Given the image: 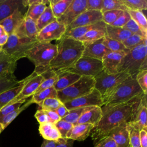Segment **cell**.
<instances>
[{"label": "cell", "mask_w": 147, "mask_h": 147, "mask_svg": "<svg viewBox=\"0 0 147 147\" xmlns=\"http://www.w3.org/2000/svg\"><path fill=\"white\" fill-rule=\"evenodd\" d=\"M56 54V44L38 42L26 53L25 57L34 64V72L37 75H41L49 69L50 63Z\"/></svg>", "instance_id": "3"}, {"label": "cell", "mask_w": 147, "mask_h": 147, "mask_svg": "<svg viewBox=\"0 0 147 147\" xmlns=\"http://www.w3.org/2000/svg\"><path fill=\"white\" fill-rule=\"evenodd\" d=\"M94 126L91 124L82 123L74 125L72 128L67 133L66 138L77 141H83L91 134Z\"/></svg>", "instance_id": "21"}, {"label": "cell", "mask_w": 147, "mask_h": 147, "mask_svg": "<svg viewBox=\"0 0 147 147\" xmlns=\"http://www.w3.org/2000/svg\"><path fill=\"white\" fill-rule=\"evenodd\" d=\"M131 17L127 11V10L124 11L121 15H120L118 18L111 25L113 26L122 28L130 20Z\"/></svg>", "instance_id": "51"}, {"label": "cell", "mask_w": 147, "mask_h": 147, "mask_svg": "<svg viewBox=\"0 0 147 147\" xmlns=\"http://www.w3.org/2000/svg\"><path fill=\"white\" fill-rule=\"evenodd\" d=\"M3 129H2V126H1V123H0V134H1V133L3 131Z\"/></svg>", "instance_id": "62"}, {"label": "cell", "mask_w": 147, "mask_h": 147, "mask_svg": "<svg viewBox=\"0 0 147 147\" xmlns=\"http://www.w3.org/2000/svg\"><path fill=\"white\" fill-rule=\"evenodd\" d=\"M47 98H57V92L53 87L36 92L32 96L33 103H35L40 106L43 101Z\"/></svg>", "instance_id": "34"}, {"label": "cell", "mask_w": 147, "mask_h": 147, "mask_svg": "<svg viewBox=\"0 0 147 147\" xmlns=\"http://www.w3.org/2000/svg\"><path fill=\"white\" fill-rule=\"evenodd\" d=\"M26 100H27V99H22V100H21L15 103L9 105H7V106L3 107L2 109L0 110V118L8 114L9 113L12 112L13 111H14V110L17 109L18 108H19L20 107H21L26 101Z\"/></svg>", "instance_id": "50"}, {"label": "cell", "mask_w": 147, "mask_h": 147, "mask_svg": "<svg viewBox=\"0 0 147 147\" xmlns=\"http://www.w3.org/2000/svg\"><path fill=\"white\" fill-rule=\"evenodd\" d=\"M74 140L61 137L56 142V147H73Z\"/></svg>", "instance_id": "55"}, {"label": "cell", "mask_w": 147, "mask_h": 147, "mask_svg": "<svg viewBox=\"0 0 147 147\" xmlns=\"http://www.w3.org/2000/svg\"><path fill=\"white\" fill-rule=\"evenodd\" d=\"M41 75L43 77L44 80L36 92H38L42 90L53 87L55 82L58 79V75L50 68L44 73L41 74Z\"/></svg>", "instance_id": "35"}, {"label": "cell", "mask_w": 147, "mask_h": 147, "mask_svg": "<svg viewBox=\"0 0 147 147\" xmlns=\"http://www.w3.org/2000/svg\"><path fill=\"white\" fill-rule=\"evenodd\" d=\"M86 10L87 0H72L65 11L57 21L68 27Z\"/></svg>", "instance_id": "13"}, {"label": "cell", "mask_w": 147, "mask_h": 147, "mask_svg": "<svg viewBox=\"0 0 147 147\" xmlns=\"http://www.w3.org/2000/svg\"><path fill=\"white\" fill-rule=\"evenodd\" d=\"M81 76L71 72H64L58 75V79L55 82L53 87L57 91H61L78 80Z\"/></svg>", "instance_id": "25"}, {"label": "cell", "mask_w": 147, "mask_h": 147, "mask_svg": "<svg viewBox=\"0 0 147 147\" xmlns=\"http://www.w3.org/2000/svg\"><path fill=\"white\" fill-rule=\"evenodd\" d=\"M129 76L130 75L126 72L109 74L103 70L94 77L95 80L94 88L99 92L103 100L118 85Z\"/></svg>", "instance_id": "8"}, {"label": "cell", "mask_w": 147, "mask_h": 147, "mask_svg": "<svg viewBox=\"0 0 147 147\" xmlns=\"http://www.w3.org/2000/svg\"><path fill=\"white\" fill-rule=\"evenodd\" d=\"M56 142L53 141H49L44 140L41 147H56Z\"/></svg>", "instance_id": "59"}, {"label": "cell", "mask_w": 147, "mask_h": 147, "mask_svg": "<svg viewBox=\"0 0 147 147\" xmlns=\"http://www.w3.org/2000/svg\"><path fill=\"white\" fill-rule=\"evenodd\" d=\"M63 104L69 111L76 108L90 106L102 107L103 105L101 95L95 88L88 94L76 98Z\"/></svg>", "instance_id": "11"}, {"label": "cell", "mask_w": 147, "mask_h": 147, "mask_svg": "<svg viewBox=\"0 0 147 147\" xmlns=\"http://www.w3.org/2000/svg\"><path fill=\"white\" fill-rule=\"evenodd\" d=\"M140 140L141 147H147V130L140 131Z\"/></svg>", "instance_id": "58"}, {"label": "cell", "mask_w": 147, "mask_h": 147, "mask_svg": "<svg viewBox=\"0 0 147 147\" xmlns=\"http://www.w3.org/2000/svg\"><path fill=\"white\" fill-rule=\"evenodd\" d=\"M55 111L57 114V115L60 117L61 119L65 117L69 113V110L65 107L64 104H62L57 109L55 110Z\"/></svg>", "instance_id": "56"}, {"label": "cell", "mask_w": 147, "mask_h": 147, "mask_svg": "<svg viewBox=\"0 0 147 147\" xmlns=\"http://www.w3.org/2000/svg\"><path fill=\"white\" fill-rule=\"evenodd\" d=\"M39 32L36 23L30 17L25 16L23 21L16 29L13 34L20 37H27L31 39H36Z\"/></svg>", "instance_id": "17"}, {"label": "cell", "mask_w": 147, "mask_h": 147, "mask_svg": "<svg viewBox=\"0 0 147 147\" xmlns=\"http://www.w3.org/2000/svg\"><path fill=\"white\" fill-rule=\"evenodd\" d=\"M7 33H6L4 28H3V26L0 24V37L4 36L5 34H6Z\"/></svg>", "instance_id": "61"}, {"label": "cell", "mask_w": 147, "mask_h": 147, "mask_svg": "<svg viewBox=\"0 0 147 147\" xmlns=\"http://www.w3.org/2000/svg\"><path fill=\"white\" fill-rule=\"evenodd\" d=\"M122 28L129 31L132 34H137L142 37L147 38V33L144 32L131 18Z\"/></svg>", "instance_id": "45"}, {"label": "cell", "mask_w": 147, "mask_h": 147, "mask_svg": "<svg viewBox=\"0 0 147 147\" xmlns=\"http://www.w3.org/2000/svg\"><path fill=\"white\" fill-rule=\"evenodd\" d=\"M43 80L44 78L41 75H37L33 71L31 75L28 76V79L21 92L7 105L15 103L22 99H26L33 96Z\"/></svg>", "instance_id": "12"}, {"label": "cell", "mask_w": 147, "mask_h": 147, "mask_svg": "<svg viewBox=\"0 0 147 147\" xmlns=\"http://www.w3.org/2000/svg\"><path fill=\"white\" fill-rule=\"evenodd\" d=\"M94 106L90 107H80L76 108L69 111V113L65 117L62 118V120L69 122L74 125H76L77 121L81 117V115L86 111L90 110Z\"/></svg>", "instance_id": "39"}, {"label": "cell", "mask_w": 147, "mask_h": 147, "mask_svg": "<svg viewBox=\"0 0 147 147\" xmlns=\"http://www.w3.org/2000/svg\"><path fill=\"white\" fill-rule=\"evenodd\" d=\"M44 111L47 113V114L48 115V116L49 117V118H50L52 123H56V122L61 120L60 117L57 115V114L55 111H52V110H44Z\"/></svg>", "instance_id": "57"}, {"label": "cell", "mask_w": 147, "mask_h": 147, "mask_svg": "<svg viewBox=\"0 0 147 147\" xmlns=\"http://www.w3.org/2000/svg\"><path fill=\"white\" fill-rule=\"evenodd\" d=\"M57 54L51 61L49 68L57 75L71 68L82 56L84 44L78 40L64 36L58 41Z\"/></svg>", "instance_id": "2"}, {"label": "cell", "mask_w": 147, "mask_h": 147, "mask_svg": "<svg viewBox=\"0 0 147 147\" xmlns=\"http://www.w3.org/2000/svg\"><path fill=\"white\" fill-rule=\"evenodd\" d=\"M2 51H3V47L0 45V53H1L2 52Z\"/></svg>", "instance_id": "63"}, {"label": "cell", "mask_w": 147, "mask_h": 147, "mask_svg": "<svg viewBox=\"0 0 147 147\" xmlns=\"http://www.w3.org/2000/svg\"><path fill=\"white\" fill-rule=\"evenodd\" d=\"M147 38H144L137 34H132L122 42L125 47L128 50H131L138 45L146 43Z\"/></svg>", "instance_id": "42"}, {"label": "cell", "mask_w": 147, "mask_h": 147, "mask_svg": "<svg viewBox=\"0 0 147 147\" xmlns=\"http://www.w3.org/2000/svg\"><path fill=\"white\" fill-rule=\"evenodd\" d=\"M127 129L129 133V146L141 147L139 129L128 123Z\"/></svg>", "instance_id": "44"}, {"label": "cell", "mask_w": 147, "mask_h": 147, "mask_svg": "<svg viewBox=\"0 0 147 147\" xmlns=\"http://www.w3.org/2000/svg\"><path fill=\"white\" fill-rule=\"evenodd\" d=\"M95 147H118L114 140L109 136H106L99 141H98L95 144Z\"/></svg>", "instance_id": "52"}, {"label": "cell", "mask_w": 147, "mask_h": 147, "mask_svg": "<svg viewBox=\"0 0 147 147\" xmlns=\"http://www.w3.org/2000/svg\"><path fill=\"white\" fill-rule=\"evenodd\" d=\"M124 11L114 10L102 13V21L107 25L112 24Z\"/></svg>", "instance_id": "46"}, {"label": "cell", "mask_w": 147, "mask_h": 147, "mask_svg": "<svg viewBox=\"0 0 147 147\" xmlns=\"http://www.w3.org/2000/svg\"><path fill=\"white\" fill-rule=\"evenodd\" d=\"M22 7H25L22 1L0 0V22Z\"/></svg>", "instance_id": "23"}, {"label": "cell", "mask_w": 147, "mask_h": 147, "mask_svg": "<svg viewBox=\"0 0 147 147\" xmlns=\"http://www.w3.org/2000/svg\"><path fill=\"white\" fill-rule=\"evenodd\" d=\"M16 79L14 73H10L0 77V94L9 90L17 85L20 83Z\"/></svg>", "instance_id": "37"}, {"label": "cell", "mask_w": 147, "mask_h": 147, "mask_svg": "<svg viewBox=\"0 0 147 147\" xmlns=\"http://www.w3.org/2000/svg\"><path fill=\"white\" fill-rule=\"evenodd\" d=\"M16 67V60L3 51L0 53V77L10 73H14Z\"/></svg>", "instance_id": "30"}, {"label": "cell", "mask_w": 147, "mask_h": 147, "mask_svg": "<svg viewBox=\"0 0 147 147\" xmlns=\"http://www.w3.org/2000/svg\"><path fill=\"white\" fill-rule=\"evenodd\" d=\"M122 1L128 10L142 11L147 9L146 0H122Z\"/></svg>", "instance_id": "43"}, {"label": "cell", "mask_w": 147, "mask_h": 147, "mask_svg": "<svg viewBox=\"0 0 147 147\" xmlns=\"http://www.w3.org/2000/svg\"><path fill=\"white\" fill-rule=\"evenodd\" d=\"M34 117L36 118L40 124L51 122L50 118L45 112V111L41 109L37 110L34 114Z\"/></svg>", "instance_id": "54"}, {"label": "cell", "mask_w": 147, "mask_h": 147, "mask_svg": "<svg viewBox=\"0 0 147 147\" xmlns=\"http://www.w3.org/2000/svg\"><path fill=\"white\" fill-rule=\"evenodd\" d=\"M119 10L126 11L128 9L123 3L122 0H103L102 13L107 11Z\"/></svg>", "instance_id": "40"}, {"label": "cell", "mask_w": 147, "mask_h": 147, "mask_svg": "<svg viewBox=\"0 0 147 147\" xmlns=\"http://www.w3.org/2000/svg\"><path fill=\"white\" fill-rule=\"evenodd\" d=\"M63 103L58 98H47L43 101L40 107L44 110L55 111Z\"/></svg>", "instance_id": "47"}, {"label": "cell", "mask_w": 147, "mask_h": 147, "mask_svg": "<svg viewBox=\"0 0 147 147\" xmlns=\"http://www.w3.org/2000/svg\"><path fill=\"white\" fill-rule=\"evenodd\" d=\"M103 0H87L86 10L100 11L102 9Z\"/></svg>", "instance_id": "53"}, {"label": "cell", "mask_w": 147, "mask_h": 147, "mask_svg": "<svg viewBox=\"0 0 147 147\" xmlns=\"http://www.w3.org/2000/svg\"><path fill=\"white\" fill-rule=\"evenodd\" d=\"M136 81L143 91L144 94L146 95L147 92V70H143L139 72L136 76Z\"/></svg>", "instance_id": "49"}, {"label": "cell", "mask_w": 147, "mask_h": 147, "mask_svg": "<svg viewBox=\"0 0 147 147\" xmlns=\"http://www.w3.org/2000/svg\"><path fill=\"white\" fill-rule=\"evenodd\" d=\"M67 27L56 20L40 30L36 37L38 42H51L52 40H60L65 34Z\"/></svg>", "instance_id": "10"}, {"label": "cell", "mask_w": 147, "mask_h": 147, "mask_svg": "<svg viewBox=\"0 0 147 147\" xmlns=\"http://www.w3.org/2000/svg\"><path fill=\"white\" fill-rule=\"evenodd\" d=\"M144 95L119 105L109 107L102 106V118L91 132V138L94 144L107 136L112 130L121 124L129 123Z\"/></svg>", "instance_id": "1"}, {"label": "cell", "mask_w": 147, "mask_h": 147, "mask_svg": "<svg viewBox=\"0 0 147 147\" xmlns=\"http://www.w3.org/2000/svg\"><path fill=\"white\" fill-rule=\"evenodd\" d=\"M38 41L36 39L20 37L15 34L9 35L7 42L3 46V52L17 61L25 57L26 53Z\"/></svg>", "instance_id": "7"}, {"label": "cell", "mask_w": 147, "mask_h": 147, "mask_svg": "<svg viewBox=\"0 0 147 147\" xmlns=\"http://www.w3.org/2000/svg\"><path fill=\"white\" fill-rule=\"evenodd\" d=\"M115 142L118 147L129 146V133L127 123H123L112 130L109 134Z\"/></svg>", "instance_id": "19"}, {"label": "cell", "mask_w": 147, "mask_h": 147, "mask_svg": "<svg viewBox=\"0 0 147 147\" xmlns=\"http://www.w3.org/2000/svg\"><path fill=\"white\" fill-rule=\"evenodd\" d=\"M28 79V77L21 80L20 84L9 90H7L2 93L0 94V110L3 107L6 106L9 102H10L22 89L26 81Z\"/></svg>", "instance_id": "27"}, {"label": "cell", "mask_w": 147, "mask_h": 147, "mask_svg": "<svg viewBox=\"0 0 147 147\" xmlns=\"http://www.w3.org/2000/svg\"><path fill=\"white\" fill-rule=\"evenodd\" d=\"M72 0H50L49 3L55 18L57 20L65 11Z\"/></svg>", "instance_id": "33"}, {"label": "cell", "mask_w": 147, "mask_h": 147, "mask_svg": "<svg viewBox=\"0 0 147 147\" xmlns=\"http://www.w3.org/2000/svg\"><path fill=\"white\" fill-rule=\"evenodd\" d=\"M26 2L28 8L25 16L30 17L35 22L49 4V1L45 0H28Z\"/></svg>", "instance_id": "22"}, {"label": "cell", "mask_w": 147, "mask_h": 147, "mask_svg": "<svg viewBox=\"0 0 147 147\" xmlns=\"http://www.w3.org/2000/svg\"><path fill=\"white\" fill-rule=\"evenodd\" d=\"M38 130L44 140L57 141L61 137L54 123L51 122L40 124Z\"/></svg>", "instance_id": "26"}, {"label": "cell", "mask_w": 147, "mask_h": 147, "mask_svg": "<svg viewBox=\"0 0 147 147\" xmlns=\"http://www.w3.org/2000/svg\"><path fill=\"white\" fill-rule=\"evenodd\" d=\"M131 18L141 28V29L147 33V21L145 14L143 12L138 10H127Z\"/></svg>", "instance_id": "41"}, {"label": "cell", "mask_w": 147, "mask_h": 147, "mask_svg": "<svg viewBox=\"0 0 147 147\" xmlns=\"http://www.w3.org/2000/svg\"><path fill=\"white\" fill-rule=\"evenodd\" d=\"M24 18V14H22L21 10L15 11L11 15L6 18L1 22L0 24L4 28L6 33L8 35L13 34Z\"/></svg>", "instance_id": "20"}, {"label": "cell", "mask_w": 147, "mask_h": 147, "mask_svg": "<svg viewBox=\"0 0 147 147\" xmlns=\"http://www.w3.org/2000/svg\"><path fill=\"white\" fill-rule=\"evenodd\" d=\"M129 147H130V146H129Z\"/></svg>", "instance_id": "64"}, {"label": "cell", "mask_w": 147, "mask_h": 147, "mask_svg": "<svg viewBox=\"0 0 147 147\" xmlns=\"http://www.w3.org/2000/svg\"><path fill=\"white\" fill-rule=\"evenodd\" d=\"M106 36V26L93 29L87 32L79 40L84 45L103 38Z\"/></svg>", "instance_id": "31"}, {"label": "cell", "mask_w": 147, "mask_h": 147, "mask_svg": "<svg viewBox=\"0 0 147 147\" xmlns=\"http://www.w3.org/2000/svg\"><path fill=\"white\" fill-rule=\"evenodd\" d=\"M102 116L101 107L94 106L84 112L77 121L76 124L88 123L95 127L99 122Z\"/></svg>", "instance_id": "24"}, {"label": "cell", "mask_w": 147, "mask_h": 147, "mask_svg": "<svg viewBox=\"0 0 147 147\" xmlns=\"http://www.w3.org/2000/svg\"><path fill=\"white\" fill-rule=\"evenodd\" d=\"M95 87L93 77L82 76L70 86L57 92V98L63 103L90 94Z\"/></svg>", "instance_id": "6"}, {"label": "cell", "mask_w": 147, "mask_h": 147, "mask_svg": "<svg viewBox=\"0 0 147 147\" xmlns=\"http://www.w3.org/2000/svg\"><path fill=\"white\" fill-rule=\"evenodd\" d=\"M32 103H33V102L31 96L30 98H29L28 100L26 101L21 107L9 113L8 114L0 118V123L3 130H4L22 111L25 110Z\"/></svg>", "instance_id": "32"}, {"label": "cell", "mask_w": 147, "mask_h": 147, "mask_svg": "<svg viewBox=\"0 0 147 147\" xmlns=\"http://www.w3.org/2000/svg\"><path fill=\"white\" fill-rule=\"evenodd\" d=\"M146 47V43H144L130 50L122 59L117 68V72H126L130 76L136 78L139 72L147 70Z\"/></svg>", "instance_id": "5"}, {"label": "cell", "mask_w": 147, "mask_h": 147, "mask_svg": "<svg viewBox=\"0 0 147 147\" xmlns=\"http://www.w3.org/2000/svg\"><path fill=\"white\" fill-rule=\"evenodd\" d=\"M128 123L137 127L140 131L141 130H147L146 95H144L142 98L131 121Z\"/></svg>", "instance_id": "15"}, {"label": "cell", "mask_w": 147, "mask_h": 147, "mask_svg": "<svg viewBox=\"0 0 147 147\" xmlns=\"http://www.w3.org/2000/svg\"><path fill=\"white\" fill-rule=\"evenodd\" d=\"M105 26H106V24L103 21H100L94 24L83 26H79V27L72 29L69 30L67 31L64 36L69 37L75 40H79L80 37L84 36L89 30L93 29L103 28Z\"/></svg>", "instance_id": "28"}, {"label": "cell", "mask_w": 147, "mask_h": 147, "mask_svg": "<svg viewBox=\"0 0 147 147\" xmlns=\"http://www.w3.org/2000/svg\"><path fill=\"white\" fill-rule=\"evenodd\" d=\"M8 38H9V35L7 34L0 37V45L3 47L7 42Z\"/></svg>", "instance_id": "60"}, {"label": "cell", "mask_w": 147, "mask_h": 147, "mask_svg": "<svg viewBox=\"0 0 147 147\" xmlns=\"http://www.w3.org/2000/svg\"><path fill=\"white\" fill-rule=\"evenodd\" d=\"M131 34V32L123 28L106 24V36L111 39L122 42Z\"/></svg>", "instance_id": "29"}, {"label": "cell", "mask_w": 147, "mask_h": 147, "mask_svg": "<svg viewBox=\"0 0 147 147\" xmlns=\"http://www.w3.org/2000/svg\"><path fill=\"white\" fill-rule=\"evenodd\" d=\"M100 21H102V13L100 11L86 10L67 27L66 32L77 27L94 24Z\"/></svg>", "instance_id": "14"}, {"label": "cell", "mask_w": 147, "mask_h": 147, "mask_svg": "<svg viewBox=\"0 0 147 147\" xmlns=\"http://www.w3.org/2000/svg\"><path fill=\"white\" fill-rule=\"evenodd\" d=\"M102 44L111 52H124L128 53L130 51L125 47L122 42L111 39L106 36L103 38Z\"/></svg>", "instance_id": "38"}, {"label": "cell", "mask_w": 147, "mask_h": 147, "mask_svg": "<svg viewBox=\"0 0 147 147\" xmlns=\"http://www.w3.org/2000/svg\"><path fill=\"white\" fill-rule=\"evenodd\" d=\"M57 20L54 17L53 13L52 11L51 6L49 3L45 9L43 11V13L41 14L39 18L36 21V25L37 27L40 31L43 28L51 24V22Z\"/></svg>", "instance_id": "36"}, {"label": "cell", "mask_w": 147, "mask_h": 147, "mask_svg": "<svg viewBox=\"0 0 147 147\" xmlns=\"http://www.w3.org/2000/svg\"><path fill=\"white\" fill-rule=\"evenodd\" d=\"M102 71L103 64L101 60L82 56L67 71L76 74L80 76L94 78Z\"/></svg>", "instance_id": "9"}, {"label": "cell", "mask_w": 147, "mask_h": 147, "mask_svg": "<svg viewBox=\"0 0 147 147\" xmlns=\"http://www.w3.org/2000/svg\"><path fill=\"white\" fill-rule=\"evenodd\" d=\"M55 125L63 138H66L67 133L74 126L73 124L62 119L55 123Z\"/></svg>", "instance_id": "48"}, {"label": "cell", "mask_w": 147, "mask_h": 147, "mask_svg": "<svg viewBox=\"0 0 147 147\" xmlns=\"http://www.w3.org/2000/svg\"><path fill=\"white\" fill-rule=\"evenodd\" d=\"M124 52H111L102 59L103 70L109 74L117 73V68L123 57L126 54Z\"/></svg>", "instance_id": "18"}, {"label": "cell", "mask_w": 147, "mask_h": 147, "mask_svg": "<svg viewBox=\"0 0 147 147\" xmlns=\"http://www.w3.org/2000/svg\"><path fill=\"white\" fill-rule=\"evenodd\" d=\"M144 94L136 78L129 76L103 100V106L109 107L126 103Z\"/></svg>", "instance_id": "4"}, {"label": "cell", "mask_w": 147, "mask_h": 147, "mask_svg": "<svg viewBox=\"0 0 147 147\" xmlns=\"http://www.w3.org/2000/svg\"><path fill=\"white\" fill-rule=\"evenodd\" d=\"M103 38L93 42L84 45L83 56L102 60L103 57L111 51L102 44Z\"/></svg>", "instance_id": "16"}]
</instances>
